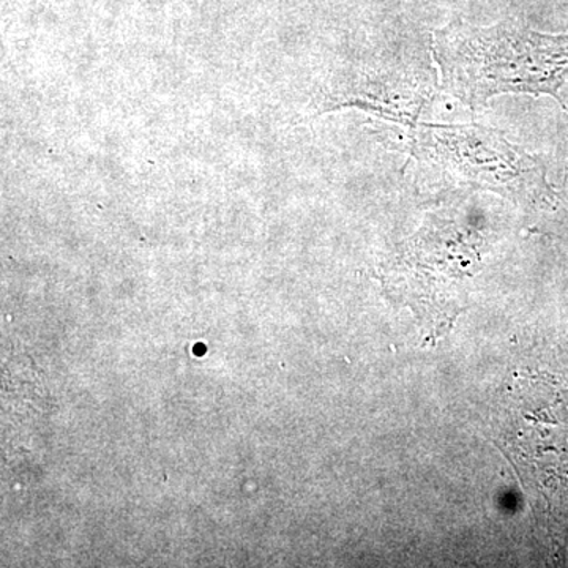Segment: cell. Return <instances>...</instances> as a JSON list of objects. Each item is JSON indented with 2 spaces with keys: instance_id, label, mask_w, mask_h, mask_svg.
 Returning <instances> with one entry per match:
<instances>
[{
  "instance_id": "6da1fadb",
  "label": "cell",
  "mask_w": 568,
  "mask_h": 568,
  "mask_svg": "<svg viewBox=\"0 0 568 568\" xmlns=\"http://www.w3.org/2000/svg\"><path fill=\"white\" fill-rule=\"evenodd\" d=\"M433 52L444 89L473 110L504 93L551 95L564 106L568 36L514 20L488 28L454 21L435 32Z\"/></svg>"
},
{
  "instance_id": "7a4b0ae2",
  "label": "cell",
  "mask_w": 568,
  "mask_h": 568,
  "mask_svg": "<svg viewBox=\"0 0 568 568\" xmlns=\"http://www.w3.org/2000/svg\"><path fill=\"white\" fill-rule=\"evenodd\" d=\"M410 153L454 183L537 203L549 196L541 164L497 130L481 125H422Z\"/></svg>"
}]
</instances>
